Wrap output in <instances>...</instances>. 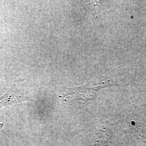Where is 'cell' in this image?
Listing matches in <instances>:
<instances>
[{
	"instance_id": "obj_1",
	"label": "cell",
	"mask_w": 146,
	"mask_h": 146,
	"mask_svg": "<svg viewBox=\"0 0 146 146\" xmlns=\"http://www.w3.org/2000/svg\"><path fill=\"white\" fill-rule=\"evenodd\" d=\"M112 85L110 80L93 81L84 86L68 88L60 97L67 102L88 103L95 98L96 95L101 89Z\"/></svg>"
},
{
	"instance_id": "obj_2",
	"label": "cell",
	"mask_w": 146,
	"mask_h": 146,
	"mask_svg": "<svg viewBox=\"0 0 146 146\" xmlns=\"http://www.w3.org/2000/svg\"><path fill=\"white\" fill-rule=\"evenodd\" d=\"M113 140V133L105 125H100L94 133L90 146H110Z\"/></svg>"
},
{
	"instance_id": "obj_3",
	"label": "cell",
	"mask_w": 146,
	"mask_h": 146,
	"mask_svg": "<svg viewBox=\"0 0 146 146\" xmlns=\"http://www.w3.org/2000/svg\"><path fill=\"white\" fill-rule=\"evenodd\" d=\"M31 99L21 93L18 90L9 89L5 94L0 97V110L7 106L29 101Z\"/></svg>"
},
{
	"instance_id": "obj_4",
	"label": "cell",
	"mask_w": 146,
	"mask_h": 146,
	"mask_svg": "<svg viewBox=\"0 0 146 146\" xmlns=\"http://www.w3.org/2000/svg\"><path fill=\"white\" fill-rule=\"evenodd\" d=\"M137 142L140 146H146V139L143 135L139 134L137 136Z\"/></svg>"
}]
</instances>
